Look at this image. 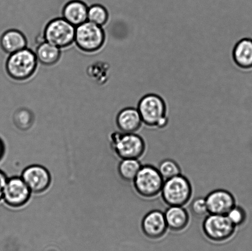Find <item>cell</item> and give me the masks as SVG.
I'll use <instances>...</instances> for the list:
<instances>
[{
  "instance_id": "cell-17",
  "label": "cell",
  "mask_w": 252,
  "mask_h": 251,
  "mask_svg": "<svg viewBox=\"0 0 252 251\" xmlns=\"http://www.w3.org/2000/svg\"><path fill=\"white\" fill-rule=\"evenodd\" d=\"M233 57L241 68L252 69V39L244 38L234 46Z\"/></svg>"
},
{
  "instance_id": "cell-5",
  "label": "cell",
  "mask_w": 252,
  "mask_h": 251,
  "mask_svg": "<svg viewBox=\"0 0 252 251\" xmlns=\"http://www.w3.org/2000/svg\"><path fill=\"white\" fill-rule=\"evenodd\" d=\"M132 183L138 195L145 198H153L161 193L164 179L157 167L145 165L141 167Z\"/></svg>"
},
{
  "instance_id": "cell-20",
  "label": "cell",
  "mask_w": 252,
  "mask_h": 251,
  "mask_svg": "<svg viewBox=\"0 0 252 251\" xmlns=\"http://www.w3.org/2000/svg\"><path fill=\"white\" fill-rule=\"evenodd\" d=\"M142 166L139 159H122L118 166V173L123 180L132 182Z\"/></svg>"
},
{
  "instance_id": "cell-11",
  "label": "cell",
  "mask_w": 252,
  "mask_h": 251,
  "mask_svg": "<svg viewBox=\"0 0 252 251\" xmlns=\"http://www.w3.org/2000/svg\"><path fill=\"white\" fill-rule=\"evenodd\" d=\"M206 198L209 214L226 215L236 205L233 194L225 189H216L210 193Z\"/></svg>"
},
{
  "instance_id": "cell-6",
  "label": "cell",
  "mask_w": 252,
  "mask_h": 251,
  "mask_svg": "<svg viewBox=\"0 0 252 251\" xmlns=\"http://www.w3.org/2000/svg\"><path fill=\"white\" fill-rule=\"evenodd\" d=\"M105 34L102 27L86 21L76 27L75 43L80 50L85 53H95L102 48Z\"/></svg>"
},
{
  "instance_id": "cell-4",
  "label": "cell",
  "mask_w": 252,
  "mask_h": 251,
  "mask_svg": "<svg viewBox=\"0 0 252 251\" xmlns=\"http://www.w3.org/2000/svg\"><path fill=\"white\" fill-rule=\"evenodd\" d=\"M160 194L167 205L184 206L191 200L192 185L189 179L181 174L165 180Z\"/></svg>"
},
{
  "instance_id": "cell-2",
  "label": "cell",
  "mask_w": 252,
  "mask_h": 251,
  "mask_svg": "<svg viewBox=\"0 0 252 251\" xmlns=\"http://www.w3.org/2000/svg\"><path fill=\"white\" fill-rule=\"evenodd\" d=\"M110 141L113 151L122 159H139L146 151L145 140L135 133H113Z\"/></svg>"
},
{
  "instance_id": "cell-10",
  "label": "cell",
  "mask_w": 252,
  "mask_h": 251,
  "mask_svg": "<svg viewBox=\"0 0 252 251\" xmlns=\"http://www.w3.org/2000/svg\"><path fill=\"white\" fill-rule=\"evenodd\" d=\"M21 178L29 187L32 193L42 194L49 188L51 176L48 169L39 165L27 167L22 172Z\"/></svg>"
},
{
  "instance_id": "cell-14",
  "label": "cell",
  "mask_w": 252,
  "mask_h": 251,
  "mask_svg": "<svg viewBox=\"0 0 252 251\" xmlns=\"http://www.w3.org/2000/svg\"><path fill=\"white\" fill-rule=\"evenodd\" d=\"M117 124L120 132L133 134L140 129L143 121L137 109L126 108L118 113Z\"/></svg>"
},
{
  "instance_id": "cell-21",
  "label": "cell",
  "mask_w": 252,
  "mask_h": 251,
  "mask_svg": "<svg viewBox=\"0 0 252 251\" xmlns=\"http://www.w3.org/2000/svg\"><path fill=\"white\" fill-rule=\"evenodd\" d=\"M157 168L164 181L182 174V169L179 165L170 159L163 160Z\"/></svg>"
},
{
  "instance_id": "cell-19",
  "label": "cell",
  "mask_w": 252,
  "mask_h": 251,
  "mask_svg": "<svg viewBox=\"0 0 252 251\" xmlns=\"http://www.w3.org/2000/svg\"><path fill=\"white\" fill-rule=\"evenodd\" d=\"M110 66L103 61H96L87 68V74L91 80L97 84H104L109 80Z\"/></svg>"
},
{
  "instance_id": "cell-3",
  "label": "cell",
  "mask_w": 252,
  "mask_h": 251,
  "mask_svg": "<svg viewBox=\"0 0 252 251\" xmlns=\"http://www.w3.org/2000/svg\"><path fill=\"white\" fill-rule=\"evenodd\" d=\"M38 61L35 53L31 49H22L10 54L6 63L7 73L14 80H27L35 72Z\"/></svg>"
},
{
  "instance_id": "cell-24",
  "label": "cell",
  "mask_w": 252,
  "mask_h": 251,
  "mask_svg": "<svg viewBox=\"0 0 252 251\" xmlns=\"http://www.w3.org/2000/svg\"><path fill=\"white\" fill-rule=\"evenodd\" d=\"M191 211L194 216L197 218H202L209 215L208 209L206 201V198L198 197L195 198L192 201Z\"/></svg>"
},
{
  "instance_id": "cell-12",
  "label": "cell",
  "mask_w": 252,
  "mask_h": 251,
  "mask_svg": "<svg viewBox=\"0 0 252 251\" xmlns=\"http://www.w3.org/2000/svg\"><path fill=\"white\" fill-rule=\"evenodd\" d=\"M141 228L146 237L152 240L162 238L168 230L164 213L159 210H152L143 217Z\"/></svg>"
},
{
  "instance_id": "cell-8",
  "label": "cell",
  "mask_w": 252,
  "mask_h": 251,
  "mask_svg": "<svg viewBox=\"0 0 252 251\" xmlns=\"http://www.w3.org/2000/svg\"><path fill=\"white\" fill-rule=\"evenodd\" d=\"M237 227L226 215L209 214L202 223V230L206 237L212 242H226L233 237Z\"/></svg>"
},
{
  "instance_id": "cell-25",
  "label": "cell",
  "mask_w": 252,
  "mask_h": 251,
  "mask_svg": "<svg viewBox=\"0 0 252 251\" xmlns=\"http://www.w3.org/2000/svg\"><path fill=\"white\" fill-rule=\"evenodd\" d=\"M7 179L3 172L0 170V200L3 197L5 187L7 183Z\"/></svg>"
},
{
  "instance_id": "cell-16",
  "label": "cell",
  "mask_w": 252,
  "mask_h": 251,
  "mask_svg": "<svg viewBox=\"0 0 252 251\" xmlns=\"http://www.w3.org/2000/svg\"><path fill=\"white\" fill-rule=\"evenodd\" d=\"M0 46L5 53L10 55L27 48V40L21 31L11 29L2 34L0 38Z\"/></svg>"
},
{
  "instance_id": "cell-1",
  "label": "cell",
  "mask_w": 252,
  "mask_h": 251,
  "mask_svg": "<svg viewBox=\"0 0 252 251\" xmlns=\"http://www.w3.org/2000/svg\"><path fill=\"white\" fill-rule=\"evenodd\" d=\"M137 110L143 124L147 126L162 129L167 125L166 105L160 96L153 93L145 95L139 101Z\"/></svg>"
},
{
  "instance_id": "cell-7",
  "label": "cell",
  "mask_w": 252,
  "mask_h": 251,
  "mask_svg": "<svg viewBox=\"0 0 252 251\" xmlns=\"http://www.w3.org/2000/svg\"><path fill=\"white\" fill-rule=\"evenodd\" d=\"M75 32L76 27L63 17L49 22L44 29L43 36L46 42L61 49L75 42Z\"/></svg>"
},
{
  "instance_id": "cell-23",
  "label": "cell",
  "mask_w": 252,
  "mask_h": 251,
  "mask_svg": "<svg viewBox=\"0 0 252 251\" xmlns=\"http://www.w3.org/2000/svg\"><path fill=\"white\" fill-rule=\"evenodd\" d=\"M226 216L236 227H240L246 222V211L240 206H234Z\"/></svg>"
},
{
  "instance_id": "cell-18",
  "label": "cell",
  "mask_w": 252,
  "mask_h": 251,
  "mask_svg": "<svg viewBox=\"0 0 252 251\" xmlns=\"http://www.w3.org/2000/svg\"><path fill=\"white\" fill-rule=\"evenodd\" d=\"M35 54L38 61L44 65L51 66L56 64L61 56V49L48 42L39 44Z\"/></svg>"
},
{
  "instance_id": "cell-15",
  "label": "cell",
  "mask_w": 252,
  "mask_h": 251,
  "mask_svg": "<svg viewBox=\"0 0 252 251\" xmlns=\"http://www.w3.org/2000/svg\"><path fill=\"white\" fill-rule=\"evenodd\" d=\"M88 9L85 2L79 0H73L64 6L63 18L73 26L78 27L88 21Z\"/></svg>"
},
{
  "instance_id": "cell-26",
  "label": "cell",
  "mask_w": 252,
  "mask_h": 251,
  "mask_svg": "<svg viewBox=\"0 0 252 251\" xmlns=\"http://www.w3.org/2000/svg\"><path fill=\"white\" fill-rule=\"evenodd\" d=\"M4 152V146L3 142H2L1 140L0 139V159L3 156Z\"/></svg>"
},
{
  "instance_id": "cell-13",
  "label": "cell",
  "mask_w": 252,
  "mask_h": 251,
  "mask_svg": "<svg viewBox=\"0 0 252 251\" xmlns=\"http://www.w3.org/2000/svg\"><path fill=\"white\" fill-rule=\"evenodd\" d=\"M164 213L168 229L173 232H182L189 225V213L184 206H170Z\"/></svg>"
},
{
  "instance_id": "cell-22",
  "label": "cell",
  "mask_w": 252,
  "mask_h": 251,
  "mask_svg": "<svg viewBox=\"0 0 252 251\" xmlns=\"http://www.w3.org/2000/svg\"><path fill=\"white\" fill-rule=\"evenodd\" d=\"M108 12L105 7L100 4H94L89 7L88 21L102 27L107 23Z\"/></svg>"
},
{
  "instance_id": "cell-9",
  "label": "cell",
  "mask_w": 252,
  "mask_h": 251,
  "mask_svg": "<svg viewBox=\"0 0 252 251\" xmlns=\"http://www.w3.org/2000/svg\"><path fill=\"white\" fill-rule=\"evenodd\" d=\"M32 192L21 177H13L7 180L3 198L11 207L21 208L29 202Z\"/></svg>"
}]
</instances>
